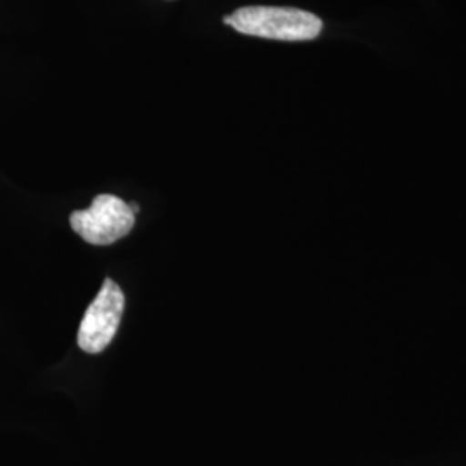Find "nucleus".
I'll return each instance as SVG.
<instances>
[{
  "label": "nucleus",
  "mask_w": 466,
  "mask_h": 466,
  "mask_svg": "<svg viewBox=\"0 0 466 466\" xmlns=\"http://www.w3.org/2000/svg\"><path fill=\"white\" fill-rule=\"evenodd\" d=\"M223 21L240 34L283 42L313 40L323 28L319 17L292 7H242Z\"/></svg>",
  "instance_id": "obj_1"
},
{
  "label": "nucleus",
  "mask_w": 466,
  "mask_h": 466,
  "mask_svg": "<svg viewBox=\"0 0 466 466\" xmlns=\"http://www.w3.org/2000/svg\"><path fill=\"white\" fill-rule=\"evenodd\" d=\"M69 221L71 228L85 242L92 246H111L132 232L135 215L125 200L111 194H100L88 209L75 211Z\"/></svg>",
  "instance_id": "obj_2"
},
{
  "label": "nucleus",
  "mask_w": 466,
  "mask_h": 466,
  "mask_svg": "<svg viewBox=\"0 0 466 466\" xmlns=\"http://www.w3.org/2000/svg\"><path fill=\"white\" fill-rule=\"evenodd\" d=\"M125 309V296L117 283L106 280L97 298L86 308L80 330L78 346L90 354L106 350L117 332L119 321Z\"/></svg>",
  "instance_id": "obj_3"
}]
</instances>
